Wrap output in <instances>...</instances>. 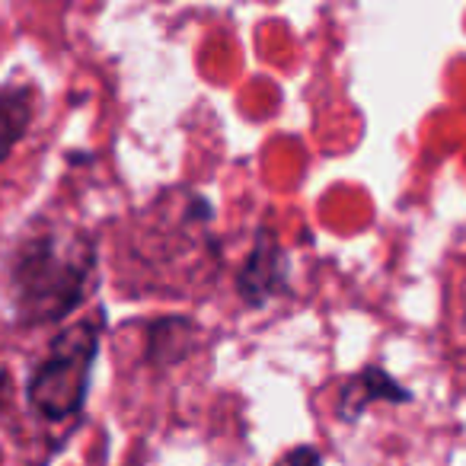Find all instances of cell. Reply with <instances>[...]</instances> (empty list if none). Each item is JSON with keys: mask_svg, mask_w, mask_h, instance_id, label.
Returning a JSON list of instances; mask_svg holds the SVG:
<instances>
[{"mask_svg": "<svg viewBox=\"0 0 466 466\" xmlns=\"http://www.w3.org/2000/svg\"><path fill=\"white\" fill-rule=\"evenodd\" d=\"M96 249L84 233L46 230L16 249L10 266L16 319L23 326H52L71 317L93 288Z\"/></svg>", "mask_w": 466, "mask_h": 466, "instance_id": "obj_1", "label": "cell"}, {"mask_svg": "<svg viewBox=\"0 0 466 466\" xmlns=\"http://www.w3.org/2000/svg\"><path fill=\"white\" fill-rule=\"evenodd\" d=\"M7 387H10V374L7 370H0V402H4V396H7Z\"/></svg>", "mask_w": 466, "mask_h": 466, "instance_id": "obj_8", "label": "cell"}, {"mask_svg": "<svg viewBox=\"0 0 466 466\" xmlns=\"http://www.w3.org/2000/svg\"><path fill=\"white\" fill-rule=\"evenodd\" d=\"M192 342H195V323L179 317H167L160 323H154V329H150L147 358L154 364H176L188 355Z\"/></svg>", "mask_w": 466, "mask_h": 466, "instance_id": "obj_6", "label": "cell"}, {"mask_svg": "<svg viewBox=\"0 0 466 466\" xmlns=\"http://www.w3.org/2000/svg\"><path fill=\"white\" fill-rule=\"evenodd\" d=\"M409 400H412V393L396 377H390L383 368L370 364V368H361L351 380L342 383L336 400V415L342 421H355L374 402H409Z\"/></svg>", "mask_w": 466, "mask_h": 466, "instance_id": "obj_4", "label": "cell"}, {"mask_svg": "<svg viewBox=\"0 0 466 466\" xmlns=\"http://www.w3.org/2000/svg\"><path fill=\"white\" fill-rule=\"evenodd\" d=\"M285 281H288L285 249H281L279 237L262 227L256 233L253 253H249V259L243 262L240 275H237V291H240V298L247 304L262 307L266 300L279 298L285 291Z\"/></svg>", "mask_w": 466, "mask_h": 466, "instance_id": "obj_3", "label": "cell"}, {"mask_svg": "<svg viewBox=\"0 0 466 466\" xmlns=\"http://www.w3.org/2000/svg\"><path fill=\"white\" fill-rule=\"evenodd\" d=\"M275 466H323V457H319L317 447L300 444V447H291Z\"/></svg>", "mask_w": 466, "mask_h": 466, "instance_id": "obj_7", "label": "cell"}, {"mask_svg": "<svg viewBox=\"0 0 466 466\" xmlns=\"http://www.w3.org/2000/svg\"><path fill=\"white\" fill-rule=\"evenodd\" d=\"M35 118V90L26 84L0 90V163L14 154V147L29 135Z\"/></svg>", "mask_w": 466, "mask_h": 466, "instance_id": "obj_5", "label": "cell"}, {"mask_svg": "<svg viewBox=\"0 0 466 466\" xmlns=\"http://www.w3.org/2000/svg\"><path fill=\"white\" fill-rule=\"evenodd\" d=\"M99 355V326L74 323L55 336L46 361L29 377L26 400L46 421H67L84 409L93 364Z\"/></svg>", "mask_w": 466, "mask_h": 466, "instance_id": "obj_2", "label": "cell"}]
</instances>
